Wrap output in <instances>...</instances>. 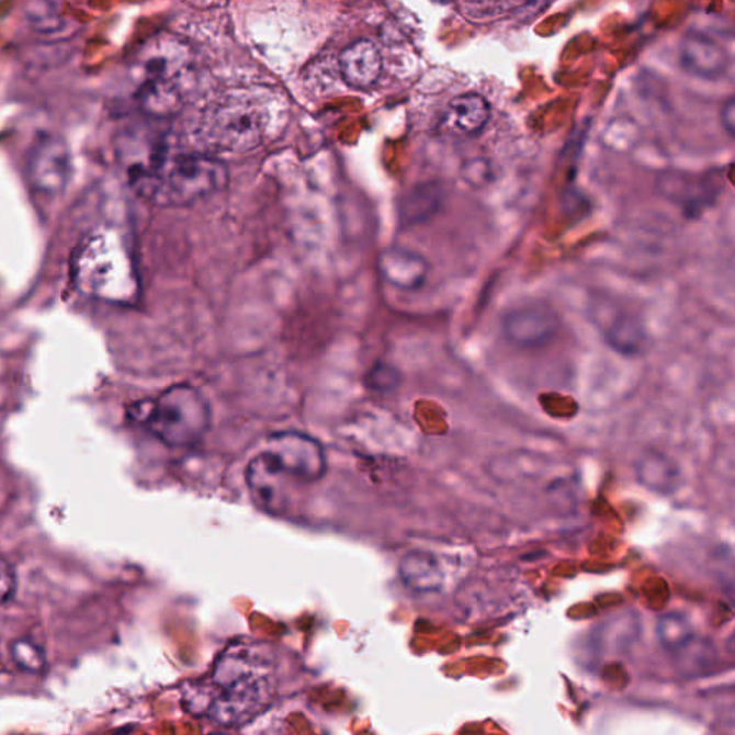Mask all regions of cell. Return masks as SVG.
Returning a JSON list of instances; mask_svg holds the SVG:
<instances>
[{"instance_id":"6da1fadb","label":"cell","mask_w":735,"mask_h":735,"mask_svg":"<svg viewBox=\"0 0 735 735\" xmlns=\"http://www.w3.org/2000/svg\"><path fill=\"white\" fill-rule=\"evenodd\" d=\"M129 188L157 206L183 207L207 197L227 184L222 161L202 152L177 151L161 139L127 134L118 147Z\"/></svg>"},{"instance_id":"7a4b0ae2","label":"cell","mask_w":735,"mask_h":735,"mask_svg":"<svg viewBox=\"0 0 735 735\" xmlns=\"http://www.w3.org/2000/svg\"><path fill=\"white\" fill-rule=\"evenodd\" d=\"M143 114L167 118L183 109L194 82V55L184 39L160 32L143 42L128 67Z\"/></svg>"},{"instance_id":"3957f363","label":"cell","mask_w":735,"mask_h":735,"mask_svg":"<svg viewBox=\"0 0 735 735\" xmlns=\"http://www.w3.org/2000/svg\"><path fill=\"white\" fill-rule=\"evenodd\" d=\"M281 109L269 91H231L204 114L200 136L213 151L245 155L271 137Z\"/></svg>"},{"instance_id":"277c9868","label":"cell","mask_w":735,"mask_h":735,"mask_svg":"<svg viewBox=\"0 0 735 735\" xmlns=\"http://www.w3.org/2000/svg\"><path fill=\"white\" fill-rule=\"evenodd\" d=\"M71 274L78 290L95 299L124 304L136 295L127 250L110 227H95L83 236L74 250Z\"/></svg>"},{"instance_id":"5b68a950","label":"cell","mask_w":735,"mask_h":735,"mask_svg":"<svg viewBox=\"0 0 735 735\" xmlns=\"http://www.w3.org/2000/svg\"><path fill=\"white\" fill-rule=\"evenodd\" d=\"M128 418L162 444L181 449L200 443L211 430L212 407L194 385L176 384L155 399L129 406Z\"/></svg>"},{"instance_id":"8992f818","label":"cell","mask_w":735,"mask_h":735,"mask_svg":"<svg viewBox=\"0 0 735 735\" xmlns=\"http://www.w3.org/2000/svg\"><path fill=\"white\" fill-rule=\"evenodd\" d=\"M208 719L223 727H240L271 704L276 682L272 674H256L213 686Z\"/></svg>"},{"instance_id":"52a82bcc","label":"cell","mask_w":735,"mask_h":735,"mask_svg":"<svg viewBox=\"0 0 735 735\" xmlns=\"http://www.w3.org/2000/svg\"><path fill=\"white\" fill-rule=\"evenodd\" d=\"M263 451L291 482L316 483L327 474L324 446L305 432H274L268 437Z\"/></svg>"},{"instance_id":"ba28073f","label":"cell","mask_w":735,"mask_h":735,"mask_svg":"<svg viewBox=\"0 0 735 735\" xmlns=\"http://www.w3.org/2000/svg\"><path fill=\"white\" fill-rule=\"evenodd\" d=\"M26 176L36 192H63L71 176V152L67 142L57 134H41L27 155Z\"/></svg>"},{"instance_id":"9c48e42d","label":"cell","mask_w":735,"mask_h":735,"mask_svg":"<svg viewBox=\"0 0 735 735\" xmlns=\"http://www.w3.org/2000/svg\"><path fill=\"white\" fill-rule=\"evenodd\" d=\"M590 318L604 342L626 357L641 355L649 343L644 323L634 312L623 309L608 299H597L590 306Z\"/></svg>"},{"instance_id":"30bf717a","label":"cell","mask_w":735,"mask_h":735,"mask_svg":"<svg viewBox=\"0 0 735 735\" xmlns=\"http://www.w3.org/2000/svg\"><path fill=\"white\" fill-rule=\"evenodd\" d=\"M507 341L519 348H542L559 333V315L551 306L529 304L510 309L501 319Z\"/></svg>"},{"instance_id":"8fae6325","label":"cell","mask_w":735,"mask_h":735,"mask_svg":"<svg viewBox=\"0 0 735 735\" xmlns=\"http://www.w3.org/2000/svg\"><path fill=\"white\" fill-rule=\"evenodd\" d=\"M290 478L278 468L264 451H260L246 467V484L252 499L268 513L281 514L287 509V483Z\"/></svg>"},{"instance_id":"7c38bea8","label":"cell","mask_w":735,"mask_h":735,"mask_svg":"<svg viewBox=\"0 0 735 735\" xmlns=\"http://www.w3.org/2000/svg\"><path fill=\"white\" fill-rule=\"evenodd\" d=\"M727 49L711 36L690 31L679 44V64L692 77L713 81L727 72L730 67Z\"/></svg>"},{"instance_id":"4fadbf2b","label":"cell","mask_w":735,"mask_h":735,"mask_svg":"<svg viewBox=\"0 0 735 735\" xmlns=\"http://www.w3.org/2000/svg\"><path fill=\"white\" fill-rule=\"evenodd\" d=\"M659 190L665 197L681 203L688 217L700 216L704 208L713 206L720 194L713 176L665 174L659 180Z\"/></svg>"},{"instance_id":"5bb4252c","label":"cell","mask_w":735,"mask_h":735,"mask_svg":"<svg viewBox=\"0 0 735 735\" xmlns=\"http://www.w3.org/2000/svg\"><path fill=\"white\" fill-rule=\"evenodd\" d=\"M339 71L347 86L355 90H370L383 72V57L378 46L370 39L352 42L339 57Z\"/></svg>"},{"instance_id":"9a60e30c","label":"cell","mask_w":735,"mask_h":735,"mask_svg":"<svg viewBox=\"0 0 735 735\" xmlns=\"http://www.w3.org/2000/svg\"><path fill=\"white\" fill-rule=\"evenodd\" d=\"M380 271L385 281L398 290L416 291L425 285L430 264L420 255L393 248L381 255Z\"/></svg>"},{"instance_id":"2e32d148","label":"cell","mask_w":735,"mask_h":735,"mask_svg":"<svg viewBox=\"0 0 735 735\" xmlns=\"http://www.w3.org/2000/svg\"><path fill=\"white\" fill-rule=\"evenodd\" d=\"M490 116L491 106L486 98L477 92H465L446 106L444 125L459 136L473 137L483 132Z\"/></svg>"},{"instance_id":"e0dca14e","label":"cell","mask_w":735,"mask_h":735,"mask_svg":"<svg viewBox=\"0 0 735 735\" xmlns=\"http://www.w3.org/2000/svg\"><path fill=\"white\" fill-rule=\"evenodd\" d=\"M635 476L646 490L660 496H669L681 486L682 473L679 465L659 451H645L635 462Z\"/></svg>"},{"instance_id":"ac0fdd59","label":"cell","mask_w":735,"mask_h":735,"mask_svg":"<svg viewBox=\"0 0 735 735\" xmlns=\"http://www.w3.org/2000/svg\"><path fill=\"white\" fill-rule=\"evenodd\" d=\"M403 584L417 593H436L443 589L444 572L434 553L411 551L399 562Z\"/></svg>"},{"instance_id":"d6986e66","label":"cell","mask_w":735,"mask_h":735,"mask_svg":"<svg viewBox=\"0 0 735 735\" xmlns=\"http://www.w3.org/2000/svg\"><path fill=\"white\" fill-rule=\"evenodd\" d=\"M445 200L444 189L437 183L418 185L406 195L402 204V220L406 226L421 225L443 207Z\"/></svg>"},{"instance_id":"ffe728a7","label":"cell","mask_w":735,"mask_h":735,"mask_svg":"<svg viewBox=\"0 0 735 735\" xmlns=\"http://www.w3.org/2000/svg\"><path fill=\"white\" fill-rule=\"evenodd\" d=\"M657 638L665 651L677 654L694 641V632L681 613H665L657 622Z\"/></svg>"},{"instance_id":"44dd1931","label":"cell","mask_w":735,"mask_h":735,"mask_svg":"<svg viewBox=\"0 0 735 735\" xmlns=\"http://www.w3.org/2000/svg\"><path fill=\"white\" fill-rule=\"evenodd\" d=\"M12 658L18 667L27 672H41L46 664L44 649L36 642L30 640L13 642Z\"/></svg>"},{"instance_id":"7402d4cb","label":"cell","mask_w":735,"mask_h":735,"mask_svg":"<svg viewBox=\"0 0 735 735\" xmlns=\"http://www.w3.org/2000/svg\"><path fill=\"white\" fill-rule=\"evenodd\" d=\"M402 383V375L394 366L378 362L365 375V387L374 393H389Z\"/></svg>"},{"instance_id":"603a6c76","label":"cell","mask_w":735,"mask_h":735,"mask_svg":"<svg viewBox=\"0 0 735 735\" xmlns=\"http://www.w3.org/2000/svg\"><path fill=\"white\" fill-rule=\"evenodd\" d=\"M18 588L16 572L12 563L0 555V604L11 602Z\"/></svg>"},{"instance_id":"cb8c5ba5","label":"cell","mask_w":735,"mask_h":735,"mask_svg":"<svg viewBox=\"0 0 735 735\" xmlns=\"http://www.w3.org/2000/svg\"><path fill=\"white\" fill-rule=\"evenodd\" d=\"M491 177L490 165H488L486 160L477 158V160L465 162L463 179L467 181L470 185L482 188V185H486L488 181L491 180Z\"/></svg>"},{"instance_id":"d4e9b609","label":"cell","mask_w":735,"mask_h":735,"mask_svg":"<svg viewBox=\"0 0 735 735\" xmlns=\"http://www.w3.org/2000/svg\"><path fill=\"white\" fill-rule=\"evenodd\" d=\"M721 124L725 132L730 134V137H734L735 133V100L733 97H730L727 101L724 102L723 109H721Z\"/></svg>"},{"instance_id":"484cf974","label":"cell","mask_w":735,"mask_h":735,"mask_svg":"<svg viewBox=\"0 0 735 735\" xmlns=\"http://www.w3.org/2000/svg\"><path fill=\"white\" fill-rule=\"evenodd\" d=\"M211 735H226V734H211Z\"/></svg>"}]
</instances>
